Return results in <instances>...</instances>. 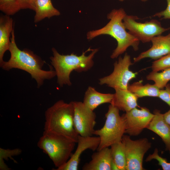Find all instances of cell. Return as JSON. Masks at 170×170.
Returning <instances> with one entry per match:
<instances>
[{"label": "cell", "instance_id": "obj_6", "mask_svg": "<svg viewBox=\"0 0 170 170\" xmlns=\"http://www.w3.org/2000/svg\"><path fill=\"white\" fill-rule=\"evenodd\" d=\"M119 110L110 104L105 114L106 120L103 127L95 130L94 134L98 136L100 142L97 150L122 141L125 133L126 122L123 115L120 116Z\"/></svg>", "mask_w": 170, "mask_h": 170}, {"label": "cell", "instance_id": "obj_15", "mask_svg": "<svg viewBox=\"0 0 170 170\" xmlns=\"http://www.w3.org/2000/svg\"><path fill=\"white\" fill-rule=\"evenodd\" d=\"M153 114L154 116L147 129L158 135L168 150L170 144V125L165 121L160 110H155Z\"/></svg>", "mask_w": 170, "mask_h": 170}, {"label": "cell", "instance_id": "obj_7", "mask_svg": "<svg viewBox=\"0 0 170 170\" xmlns=\"http://www.w3.org/2000/svg\"><path fill=\"white\" fill-rule=\"evenodd\" d=\"M133 64L130 56L125 53L123 57H120L118 60L114 63L111 73L99 79V84L106 85L115 90L128 89L129 82L135 78L138 74L137 72L129 70V67Z\"/></svg>", "mask_w": 170, "mask_h": 170}, {"label": "cell", "instance_id": "obj_22", "mask_svg": "<svg viewBox=\"0 0 170 170\" xmlns=\"http://www.w3.org/2000/svg\"><path fill=\"white\" fill-rule=\"evenodd\" d=\"M146 78L148 80L153 81L154 84L160 89H162L170 81V67L160 72L152 71L146 76Z\"/></svg>", "mask_w": 170, "mask_h": 170}, {"label": "cell", "instance_id": "obj_21", "mask_svg": "<svg viewBox=\"0 0 170 170\" xmlns=\"http://www.w3.org/2000/svg\"><path fill=\"white\" fill-rule=\"evenodd\" d=\"M110 149L112 161L117 166L119 170H126L124 148L122 142L112 144Z\"/></svg>", "mask_w": 170, "mask_h": 170}, {"label": "cell", "instance_id": "obj_1", "mask_svg": "<svg viewBox=\"0 0 170 170\" xmlns=\"http://www.w3.org/2000/svg\"><path fill=\"white\" fill-rule=\"evenodd\" d=\"M10 39L8 49L10 57L8 61H4L1 66L4 70L17 68L25 71L36 81L38 88L43 84L45 80L51 79L56 76L55 71L42 69L45 62L33 52L27 49L21 50L18 48L15 42L14 29Z\"/></svg>", "mask_w": 170, "mask_h": 170}, {"label": "cell", "instance_id": "obj_16", "mask_svg": "<svg viewBox=\"0 0 170 170\" xmlns=\"http://www.w3.org/2000/svg\"><path fill=\"white\" fill-rule=\"evenodd\" d=\"M113 97L110 104L119 110L127 112L138 106L139 98L134 94L128 89H115Z\"/></svg>", "mask_w": 170, "mask_h": 170}, {"label": "cell", "instance_id": "obj_32", "mask_svg": "<svg viewBox=\"0 0 170 170\" xmlns=\"http://www.w3.org/2000/svg\"><path fill=\"white\" fill-rule=\"evenodd\" d=\"M168 35L169 36V39H170V33H169L168 34Z\"/></svg>", "mask_w": 170, "mask_h": 170}, {"label": "cell", "instance_id": "obj_4", "mask_svg": "<svg viewBox=\"0 0 170 170\" xmlns=\"http://www.w3.org/2000/svg\"><path fill=\"white\" fill-rule=\"evenodd\" d=\"M74 112L72 101H58L45 112L43 132L62 135L77 143L78 135L74 127Z\"/></svg>", "mask_w": 170, "mask_h": 170}, {"label": "cell", "instance_id": "obj_31", "mask_svg": "<svg viewBox=\"0 0 170 170\" xmlns=\"http://www.w3.org/2000/svg\"><path fill=\"white\" fill-rule=\"evenodd\" d=\"M168 150H169V153L170 154V145H169V148L168 149Z\"/></svg>", "mask_w": 170, "mask_h": 170}, {"label": "cell", "instance_id": "obj_13", "mask_svg": "<svg viewBox=\"0 0 170 170\" xmlns=\"http://www.w3.org/2000/svg\"><path fill=\"white\" fill-rule=\"evenodd\" d=\"M151 42L152 43L151 48L134 58V62H137L147 58L156 60L170 54V40L168 35L156 36L152 39Z\"/></svg>", "mask_w": 170, "mask_h": 170}, {"label": "cell", "instance_id": "obj_30", "mask_svg": "<svg viewBox=\"0 0 170 170\" xmlns=\"http://www.w3.org/2000/svg\"><path fill=\"white\" fill-rule=\"evenodd\" d=\"M140 0L142 2H145L147 1L148 0Z\"/></svg>", "mask_w": 170, "mask_h": 170}, {"label": "cell", "instance_id": "obj_17", "mask_svg": "<svg viewBox=\"0 0 170 170\" xmlns=\"http://www.w3.org/2000/svg\"><path fill=\"white\" fill-rule=\"evenodd\" d=\"M13 20L10 16L2 15L0 17V65L1 67L4 61L3 57L8 50L10 43L9 37L13 30Z\"/></svg>", "mask_w": 170, "mask_h": 170}, {"label": "cell", "instance_id": "obj_14", "mask_svg": "<svg viewBox=\"0 0 170 170\" xmlns=\"http://www.w3.org/2000/svg\"><path fill=\"white\" fill-rule=\"evenodd\" d=\"M93 153L91 160L83 166V170H111L112 162L110 149L104 148Z\"/></svg>", "mask_w": 170, "mask_h": 170}, {"label": "cell", "instance_id": "obj_2", "mask_svg": "<svg viewBox=\"0 0 170 170\" xmlns=\"http://www.w3.org/2000/svg\"><path fill=\"white\" fill-rule=\"evenodd\" d=\"M127 14L123 8L112 10L107 15L109 22L101 28L88 32L87 37L91 40L99 36L107 35L116 40L117 45L110 56L112 59L117 58L131 46L135 51L139 49V41L127 32L123 23V19Z\"/></svg>", "mask_w": 170, "mask_h": 170}, {"label": "cell", "instance_id": "obj_26", "mask_svg": "<svg viewBox=\"0 0 170 170\" xmlns=\"http://www.w3.org/2000/svg\"><path fill=\"white\" fill-rule=\"evenodd\" d=\"M164 90L160 89L158 97L170 107V84H167Z\"/></svg>", "mask_w": 170, "mask_h": 170}, {"label": "cell", "instance_id": "obj_28", "mask_svg": "<svg viewBox=\"0 0 170 170\" xmlns=\"http://www.w3.org/2000/svg\"><path fill=\"white\" fill-rule=\"evenodd\" d=\"M167 6L166 8L161 11L156 13L153 16L162 18V19H170V0H166Z\"/></svg>", "mask_w": 170, "mask_h": 170}, {"label": "cell", "instance_id": "obj_9", "mask_svg": "<svg viewBox=\"0 0 170 170\" xmlns=\"http://www.w3.org/2000/svg\"><path fill=\"white\" fill-rule=\"evenodd\" d=\"M129 135H124L122 143L126 159V170H143V162L145 154L150 149L151 144L146 138L136 140Z\"/></svg>", "mask_w": 170, "mask_h": 170}, {"label": "cell", "instance_id": "obj_19", "mask_svg": "<svg viewBox=\"0 0 170 170\" xmlns=\"http://www.w3.org/2000/svg\"><path fill=\"white\" fill-rule=\"evenodd\" d=\"M34 21L37 23L46 18L58 16L60 13L53 6L51 0H36Z\"/></svg>", "mask_w": 170, "mask_h": 170}, {"label": "cell", "instance_id": "obj_29", "mask_svg": "<svg viewBox=\"0 0 170 170\" xmlns=\"http://www.w3.org/2000/svg\"><path fill=\"white\" fill-rule=\"evenodd\" d=\"M163 115L165 121L170 125V109Z\"/></svg>", "mask_w": 170, "mask_h": 170}, {"label": "cell", "instance_id": "obj_23", "mask_svg": "<svg viewBox=\"0 0 170 170\" xmlns=\"http://www.w3.org/2000/svg\"><path fill=\"white\" fill-rule=\"evenodd\" d=\"M20 9L17 0H0V10L6 15H13Z\"/></svg>", "mask_w": 170, "mask_h": 170}, {"label": "cell", "instance_id": "obj_8", "mask_svg": "<svg viewBox=\"0 0 170 170\" xmlns=\"http://www.w3.org/2000/svg\"><path fill=\"white\" fill-rule=\"evenodd\" d=\"M138 19L137 16L126 14L123 19V23L128 32L143 43L150 42L154 37L170 29V27H162L161 23L156 20L141 23L136 21Z\"/></svg>", "mask_w": 170, "mask_h": 170}, {"label": "cell", "instance_id": "obj_10", "mask_svg": "<svg viewBox=\"0 0 170 170\" xmlns=\"http://www.w3.org/2000/svg\"><path fill=\"white\" fill-rule=\"evenodd\" d=\"M74 107L73 122L75 130L78 134L83 137L94 135L96 123V115L80 101H72Z\"/></svg>", "mask_w": 170, "mask_h": 170}, {"label": "cell", "instance_id": "obj_18", "mask_svg": "<svg viewBox=\"0 0 170 170\" xmlns=\"http://www.w3.org/2000/svg\"><path fill=\"white\" fill-rule=\"evenodd\" d=\"M113 95L114 94L99 92L94 88L89 86L85 93L83 103L88 108L94 111L102 104H110Z\"/></svg>", "mask_w": 170, "mask_h": 170}, {"label": "cell", "instance_id": "obj_33", "mask_svg": "<svg viewBox=\"0 0 170 170\" xmlns=\"http://www.w3.org/2000/svg\"><path fill=\"white\" fill-rule=\"evenodd\" d=\"M119 1H124V0H118Z\"/></svg>", "mask_w": 170, "mask_h": 170}, {"label": "cell", "instance_id": "obj_5", "mask_svg": "<svg viewBox=\"0 0 170 170\" xmlns=\"http://www.w3.org/2000/svg\"><path fill=\"white\" fill-rule=\"evenodd\" d=\"M76 143L64 136L43 132L37 145L48 156L58 168L65 164L70 159Z\"/></svg>", "mask_w": 170, "mask_h": 170}, {"label": "cell", "instance_id": "obj_11", "mask_svg": "<svg viewBox=\"0 0 170 170\" xmlns=\"http://www.w3.org/2000/svg\"><path fill=\"white\" fill-rule=\"evenodd\" d=\"M126 122L125 133L130 136H137L147 128L154 114L146 107H136L123 114Z\"/></svg>", "mask_w": 170, "mask_h": 170}, {"label": "cell", "instance_id": "obj_25", "mask_svg": "<svg viewBox=\"0 0 170 170\" xmlns=\"http://www.w3.org/2000/svg\"><path fill=\"white\" fill-rule=\"evenodd\" d=\"M153 159L158 161L159 165L161 166L163 170H170V162H168L166 158L159 155L158 150L157 148H155L154 152L147 156L145 161L147 162Z\"/></svg>", "mask_w": 170, "mask_h": 170}, {"label": "cell", "instance_id": "obj_3", "mask_svg": "<svg viewBox=\"0 0 170 170\" xmlns=\"http://www.w3.org/2000/svg\"><path fill=\"white\" fill-rule=\"evenodd\" d=\"M98 51V48L92 49L89 48L81 55L78 56L73 53L61 54L53 48V56L50 59L54 68L59 86L71 85L70 75L72 71L82 72L90 70L94 65L93 58Z\"/></svg>", "mask_w": 170, "mask_h": 170}, {"label": "cell", "instance_id": "obj_12", "mask_svg": "<svg viewBox=\"0 0 170 170\" xmlns=\"http://www.w3.org/2000/svg\"><path fill=\"white\" fill-rule=\"evenodd\" d=\"M100 142L99 136L83 137L78 135L77 146L67 162L56 170H77L82 153L87 149L93 151L97 150Z\"/></svg>", "mask_w": 170, "mask_h": 170}, {"label": "cell", "instance_id": "obj_24", "mask_svg": "<svg viewBox=\"0 0 170 170\" xmlns=\"http://www.w3.org/2000/svg\"><path fill=\"white\" fill-rule=\"evenodd\" d=\"M151 67L154 71H159L170 67V54L153 62Z\"/></svg>", "mask_w": 170, "mask_h": 170}, {"label": "cell", "instance_id": "obj_20", "mask_svg": "<svg viewBox=\"0 0 170 170\" xmlns=\"http://www.w3.org/2000/svg\"><path fill=\"white\" fill-rule=\"evenodd\" d=\"M128 89L140 98L146 96L158 97L160 89L155 84L143 85L140 81L129 84Z\"/></svg>", "mask_w": 170, "mask_h": 170}, {"label": "cell", "instance_id": "obj_27", "mask_svg": "<svg viewBox=\"0 0 170 170\" xmlns=\"http://www.w3.org/2000/svg\"><path fill=\"white\" fill-rule=\"evenodd\" d=\"M20 9H29L34 11L36 0H17Z\"/></svg>", "mask_w": 170, "mask_h": 170}]
</instances>
